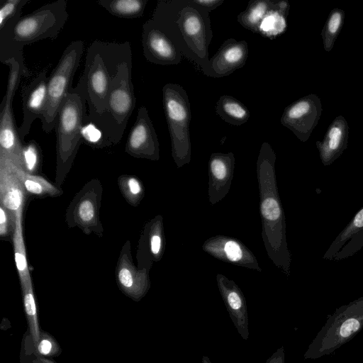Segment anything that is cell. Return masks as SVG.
<instances>
[{
  "label": "cell",
  "instance_id": "6da1fadb",
  "mask_svg": "<svg viewBox=\"0 0 363 363\" xmlns=\"http://www.w3.org/2000/svg\"><path fill=\"white\" fill-rule=\"evenodd\" d=\"M67 6L65 0L50 2L0 26L1 62L15 58L21 66L22 76H30V72L25 64L23 48L47 38L56 39L69 18Z\"/></svg>",
  "mask_w": 363,
  "mask_h": 363
},
{
  "label": "cell",
  "instance_id": "7a4b0ae2",
  "mask_svg": "<svg viewBox=\"0 0 363 363\" xmlns=\"http://www.w3.org/2000/svg\"><path fill=\"white\" fill-rule=\"evenodd\" d=\"M131 57L128 41L119 43L95 40L90 44L82 74L74 87L86 102L88 122L94 123L105 111L111 84L121 65Z\"/></svg>",
  "mask_w": 363,
  "mask_h": 363
},
{
  "label": "cell",
  "instance_id": "3957f363",
  "mask_svg": "<svg viewBox=\"0 0 363 363\" xmlns=\"http://www.w3.org/2000/svg\"><path fill=\"white\" fill-rule=\"evenodd\" d=\"M135 104L131 57L121 65L111 84L106 110L93 123L102 133L101 143L115 144L121 140Z\"/></svg>",
  "mask_w": 363,
  "mask_h": 363
},
{
  "label": "cell",
  "instance_id": "277c9868",
  "mask_svg": "<svg viewBox=\"0 0 363 363\" xmlns=\"http://www.w3.org/2000/svg\"><path fill=\"white\" fill-rule=\"evenodd\" d=\"M162 103L172 143V156L178 166L191 158V106L185 89L168 83L162 88Z\"/></svg>",
  "mask_w": 363,
  "mask_h": 363
},
{
  "label": "cell",
  "instance_id": "5b68a950",
  "mask_svg": "<svg viewBox=\"0 0 363 363\" xmlns=\"http://www.w3.org/2000/svg\"><path fill=\"white\" fill-rule=\"evenodd\" d=\"M84 45L81 40L71 42L64 50L57 66L48 79V99L42 128L46 133L55 128L61 105L72 86L74 76L79 66Z\"/></svg>",
  "mask_w": 363,
  "mask_h": 363
},
{
  "label": "cell",
  "instance_id": "8992f818",
  "mask_svg": "<svg viewBox=\"0 0 363 363\" xmlns=\"http://www.w3.org/2000/svg\"><path fill=\"white\" fill-rule=\"evenodd\" d=\"M87 115L85 99L72 87L61 105L55 126L57 154L62 164L69 162L80 145Z\"/></svg>",
  "mask_w": 363,
  "mask_h": 363
},
{
  "label": "cell",
  "instance_id": "52a82bcc",
  "mask_svg": "<svg viewBox=\"0 0 363 363\" xmlns=\"http://www.w3.org/2000/svg\"><path fill=\"white\" fill-rule=\"evenodd\" d=\"M182 9L178 24L188 45L199 57H208V47L213 34L207 12L190 1Z\"/></svg>",
  "mask_w": 363,
  "mask_h": 363
},
{
  "label": "cell",
  "instance_id": "ba28073f",
  "mask_svg": "<svg viewBox=\"0 0 363 363\" xmlns=\"http://www.w3.org/2000/svg\"><path fill=\"white\" fill-rule=\"evenodd\" d=\"M320 111V100L316 96H304L284 108L281 123L305 141L315 126Z\"/></svg>",
  "mask_w": 363,
  "mask_h": 363
},
{
  "label": "cell",
  "instance_id": "9c48e42d",
  "mask_svg": "<svg viewBox=\"0 0 363 363\" xmlns=\"http://www.w3.org/2000/svg\"><path fill=\"white\" fill-rule=\"evenodd\" d=\"M125 151L137 157L159 158V142L145 106L138 110L136 120L126 140Z\"/></svg>",
  "mask_w": 363,
  "mask_h": 363
},
{
  "label": "cell",
  "instance_id": "30bf717a",
  "mask_svg": "<svg viewBox=\"0 0 363 363\" xmlns=\"http://www.w3.org/2000/svg\"><path fill=\"white\" fill-rule=\"evenodd\" d=\"M45 70L39 73L22 89L23 121L18 128L21 139L28 134L33 121L41 120L48 99V79Z\"/></svg>",
  "mask_w": 363,
  "mask_h": 363
},
{
  "label": "cell",
  "instance_id": "8fae6325",
  "mask_svg": "<svg viewBox=\"0 0 363 363\" xmlns=\"http://www.w3.org/2000/svg\"><path fill=\"white\" fill-rule=\"evenodd\" d=\"M142 45L145 57L151 63L169 65L181 62L174 43L150 19L143 26Z\"/></svg>",
  "mask_w": 363,
  "mask_h": 363
},
{
  "label": "cell",
  "instance_id": "7c38bea8",
  "mask_svg": "<svg viewBox=\"0 0 363 363\" xmlns=\"http://www.w3.org/2000/svg\"><path fill=\"white\" fill-rule=\"evenodd\" d=\"M12 102L13 100L4 96L0 106V157L7 158L26 171L23 161V145L15 125Z\"/></svg>",
  "mask_w": 363,
  "mask_h": 363
},
{
  "label": "cell",
  "instance_id": "4fadbf2b",
  "mask_svg": "<svg viewBox=\"0 0 363 363\" xmlns=\"http://www.w3.org/2000/svg\"><path fill=\"white\" fill-rule=\"evenodd\" d=\"M248 45L244 40H225L208 62L211 76L223 77L242 68L248 57Z\"/></svg>",
  "mask_w": 363,
  "mask_h": 363
},
{
  "label": "cell",
  "instance_id": "5bb4252c",
  "mask_svg": "<svg viewBox=\"0 0 363 363\" xmlns=\"http://www.w3.org/2000/svg\"><path fill=\"white\" fill-rule=\"evenodd\" d=\"M18 168L11 160L0 157V203L13 215L23 208L26 194Z\"/></svg>",
  "mask_w": 363,
  "mask_h": 363
},
{
  "label": "cell",
  "instance_id": "9a60e30c",
  "mask_svg": "<svg viewBox=\"0 0 363 363\" xmlns=\"http://www.w3.org/2000/svg\"><path fill=\"white\" fill-rule=\"evenodd\" d=\"M218 284L231 320L240 335L247 340L248 315L242 291L235 283L221 276H218Z\"/></svg>",
  "mask_w": 363,
  "mask_h": 363
},
{
  "label": "cell",
  "instance_id": "2e32d148",
  "mask_svg": "<svg viewBox=\"0 0 363 363\" xmlns=\"http://www.w3.org/2000/svg\"><path fill=\"white\" fill-rule=\"evenodd\" d=\"M117 277L121 286L131 296L140 297L147 289L146 274L136 270L126 257L121 261Z\"/></svg>",
  "mask_w": 363,
  "mask_h": 363
},
{
  "label": "cell",
  "instance_id": "e0dca14e",
  "mask_svg": "<svg viewBox=\"0 0 363 363\" xmlns=\"http://www.w3.org/2000/svg\"><path fill=\"white\" fill-rule=\"evenodd\" d=\"M216 112L223 121L236 126L245 123L250 117L247 107L230 95L220 96L216 105Z\"/></svg>",
  "mask_w": 363,
  "mask_h": 363
},
{
  "label": "cell",
  "instance_id": "ac0fdd59",
  "mask_svg": "<svg viewBox=\"0 0 363 363\" xmlns=\"http://www.w3.org/2000/svg\"><path fill=\"white\" fill-rule=\"evenodd\" d=\"M23 208L16 213L13 241L16 265L18 272L21 287L32 284L26 260V248L22 228Z\"/></svg>",
  "mask_w": 363,
  "mask_h": 363
},
{
  "label": "cell",
  "instance_id": "d6986e66",
  "mask_svg": "<svg viewBox=\"0 0 363 363\" xmlns=\"http://www.w3.org/2000/svg\"><path fill=\"white\" fill-rule=\"evenodd\" d=\"M274 7V0H252L245 10L239 13L237 20L243 28L258 34L262 20Z\"/></svg>",
  "mask_w": 363,
  "mask_h": 363
},
{
  "label": "cell",
  "instance_id": "ffe728a7",
  "mask_svg": "<svg viewBox=\"0 0 363 363\" xmlns=\"http://www.w3.org/2000/svg\"><path fill=\"white\" fill-rule=\"evenodd\" d=\"M147 0H99L96 3L109 13L118 18L141 17Z\"/></svg>",
  "mask_w": 363,
  "mask_h": 363
},
{
  "label": "cell",
  "instance_id": "44dd1931",
  "mask_svg": "<svg viewBox=\"0 0 363 363\" xmlns=\"http://www.w3.org/2000/svg\"><path fill=\"white\" fill-rule=\"evenodd\" d=\"M17 171L26 191L38 196H55L60 192L43 177L29 174L20 168Z\"/></svg>",
  "mask_w": 363,
  "mask_h": 363
},
{
  "label": "cell",
  "instance_id": "7402d4cb",
  "mask_svg": "<svg viewBox=\"0 0 363 363\" xmlns=\"http://www.w3.org/2000/svg\"><path fill=\"white\" fill-rule=\"evenodd\" d=\"M286 15L275 7L271 9L262 20L258 34L263 37L274 39L283 33L287 26Z\"/></svg>",
  "mask_w": 363,
  "mask_h": 363
},
{
  "label": "cell",
  "instance_id": "603a6c76",
  "mask_svg": "<svg viewBox=\"0 0 363 363\" xmlns=\"http://www.w3.org/2000/svg\"><path fill=\"white\" fill-rule=\"evenodd\" d=\"M347 134V123L342 117H338L330 125L323 145L322 152L325 157H328L338 150Z\"/></svg>",
  "mask_w": 363,
  "mask_h": 363
},
{
  "label": "cell",
  "instance_id": "cb8c5ba5",
  "mask_svg": "<svg viewBox=\"0 0 363 363\" xmlns=\"http://www.w3.org/2000/svg\"><path fill=\"white\" fill-rule=\"evenodd\" d=\"M22 291L25 311L29 323L30 331L35 343H37L39 340L40 334L37 318L36 305L33 296L32 284L22 287Z\"/></svg>",
  "mask_w": 363,
  "mask_h": 363
},
{
  "label": "cell",
  "instance_id": "d4e9b609",
  "mask_svg": "<svg viewBox=\"0 0 363 363\" xmlns=\"http://www.w3.org/2000/svg\"><path fill=\"white\" fill-rule=\"evenodd\" d=\"M344 13L342 10H333L323 30L325 49L330 51L333 48L334 40L337 35L343 21Z\"/></svg>",
  "mask_w": 363,
  "mask_h": 363
},
{
  "label": "cell",
  "instance_id": "484cf974",
  "mask_svg": "<svg viewBox=\"0 0 363 363\" xmlns=\"http://www.w3.org/2000/svg\"><path fill=\"white\" fill-rule=\"evenodd\" d=\"M261 211L264 226L269 225L272 230V224L279 221L281 218V208L277 199L273 196H266L262 191Z\"/></svg>",
  "mask_w": 363,
  "mask_h": 363
},
{
  "label": "cell",
  "instance_id": "4316f807",
  "mask_svg": "<svg viewBox=\"0 0 363 363\" xmlns=\"http://www.w3.org/2000/svg\"><path fill=\"white\" fill-rule=\"evenodd\" d=\"M219 241L218 252L213 255H218V257L233 262H240L243 259L246 251L240 243L231 239Z\"/></svg>",
  "mask_w": 363,
  "mask_h": 363
},
{
  "label": "cell",
  "instance_id": "83f0119b",
  "mask_svg": "<svg viewBox=\"0 0 363 363\" xmlns=\"http://www.w3.org/2000/svg\"><path fill=\"white\" fill-rule=\"evenodd\" d=\"M29 0H6L1 1L0 26L21 17L22 9Z\"/></svg>",
  "mask_w": 363,
  "mask_h": 363
},
{
  "label": "cell",
  "instance_id": "f1b7e54d",
  "mask_svg": "<svg viewBox=\"0 0 363 363\" xmlns=\"http://www.w3.org/2000/svg\"><path fill=\"white\" fill-rule=\"evenodd\" d=\"M39 147L35 140L30 141L23 147V161L25 170L33 174L36 169L39 161Z\"/></svg>",
  "mask_w": 363,
  "mask_h": 363
},
{
  "label": "cell",
  "instance_id": "f546056e",
  "mask_svg": "<svg viewBox=\"0 0 363 363\" xmlns=\"http://www.w3.org/2000/svg\"><path fill=\"white\" fill-rule=\"evenodd\" d=\"M16 215L0 205V235H8L11 229L14 230Z\"/></svg>",
  "mask_w": 363,
  "mask_h": 363
},
{
  "label": "cell",
  "instance_id": "4dcf8cb0",
  "mask_svg": "<svg viewBox=\"0 0 363 363\" xmlns=\"http://www.w3.org/2000/svg\"><path fill=\"white\" fill-rule=\"evenodd\" d=\"M78 215L84 223H90L95 217V208L93 203L89 199L80 202L78 207Z\"/></svg>",
  "mask_w": 363,
  "mask_h": 363
},
{
  "label": "cell",
  "instance_id": "1f68e13d",
  "mask_svg": "<svg viewBox=\"0 0 363 363\" xmlns=\"http://www.w3.org/2000/svg\"><path fill=\"white\" fill-rule=\"evenodd\" d=\"M360 328L359 319L351 317L342 322L339 329V335L342 338H347Z\"/></svg>",
  "mask_w": 363,
  "mask_h": 363
},
{
  "label": "cell",
  "instance_id": "d6a6232c",
  "mask_svg": "<svg viewBox=\"0 0 363 363\" xmlns=\"http://www.w3.org/2000/svg\"><path fill=\"white\" fill-rule=\"evenodd\" d=\"M190 1L206 12H211L220 6L224 0H190Z\"/></svg>",
  "mask_w": 363,
  "mask_h": 363
},
{
  "label": "cell",
  "instance_id": "836d02e7",
  "mask_svg": "<svg viewBox=\"0 0 363 363\" xmlns=\"http://www.w3.org/2000/svg\"><path fill=\"white\" fill-rule=\"evenodd\" d=\"M126 189L132 196L139 195L142 190L139 182L133 177H130L126 181Z\"/></svg>",
  "mask_w": 363,
  "mask_h": 363
},
{
  "label": "cell",
  "instance_id": "e575fe53",
  "mask_svg": "<svg viewBox=\"0 0 363 363\" xmlns=\"http://www.w3.org/2000/svg\"><path fill=\"white\" fill-rule=\"evenodd\" d=\"M38 350L43 355L50 354L52 352L53 344L50 340L43 338L38 343Z\"/></svg>",
  "mask_w": 363,
  "mask_h": 363
},
{
  "label": "cell",
  "instance_id": "d590c367",
  "mask_svg": "<svg viewBox=\"0 0 363 363\" xmlns=\"http://www.w3.org/2000/svg\"><path fill=\"white\" fill-rule=\"evenodd\" d=\"M284 348L281 347L274 352L265 363H284Z\"/></svg>",
  "mask_w": 363,
  "mask_h": 363
},
{
  "label": "cell",
  "instance_id": "8d00e7d4",
  "mask_svg": "<svg viewBox=\"0 0 363 363\" xmlns=\"http://www.w3.org/2000/svg\"><path fill=\"white\" fill-rule=\"evenodd\" d=\"M152 252L155 255L159 254L161 248V238L159 235L155 234L150 240Z\"/></svg>",
  "mask_w": 363,
  "mask_h": 363
},
{
  "label": "cell",
  "instance_id": "74e56055",
  "mask_svg": "<svg viewBox=\"0 0 363 363\" xmlns=\"http://www.w3.org/2000/svg\"><path fill=\"white\" fill-rule=\"evenodd\" d=\"M353 224L357 228L363 227V208L355 216Z\"/></svg>",
  "mask_w": 363,
  "mask_h": 363
},
{
  "label": "cell",
  "instance_id": "f35d334b",
  "mask_svg": "<svg viewBox=\"0 0 363 363\" xmlns=\"http://www.w3.org/2000/svg\"><path fill=\"white\" fill-rule=\"evenodd\" d=\"M201 363H211V362L209 359L208 357L203 356L201 359Z\"/></svg>",
  "mask_w": 363,
  "mask_h": 363
}]
</instances>
